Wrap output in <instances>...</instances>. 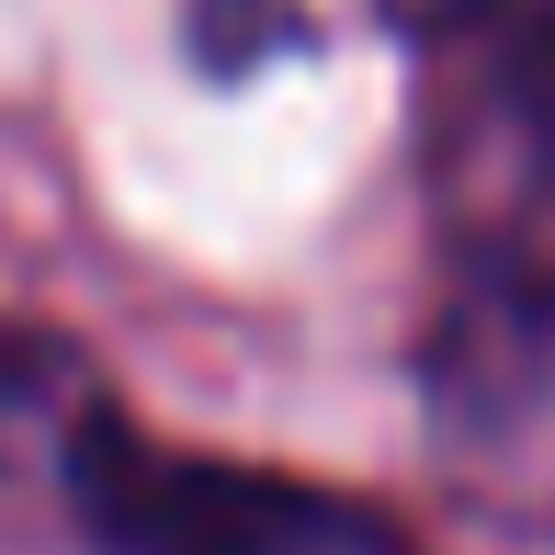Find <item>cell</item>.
<instances>
[{"label":"cell","mask_w":555,"mask_h":555,"mask_svg":"<svg viewBox=\"0 0 555 555\" xmlns=\"http://www.w3.org/2000/svg\"><path fill=\"white\" fill-rule=\"evenodd\" d=\"M420 409L453 499L555 544V249H476L420 351Z\"/></svg>","instance_id":"1"},{"label":"cell","mask_w":555,"mask_h":555,"mask_svg":"<svg viewBox=\"0 0 555 555\" xmlns=\"http://www.w3.org/2000/svg\"><path fill=\"white\" fill-rule=\"evenodd\" d=\"M57 521L91 555H409V533L374 499L307 488V476H272V465H227V453L147 442L125 409L91 431Z\"/></svg>","instance_id":"2"},{"label":"cell","mask_w":555,"mask_h":555,"mask_svg":"<svg viewBox=\"0 0 555 555\" xmlns=\"http://www.w3.org/2000/svg\"><path fill=\"white\" fill-rule=\"evenodd\" d=\"M103 420H114V386H103V363L80 340L0 318V511L12 499L68 511V476H80Z\"/></svg>","instance_id":"3"},{"label":"cell","mask_w":555,"mask_h":555,"mask_svg":"<svg viewBox=\"0 0 555 555\" xmlns=\"http://www.w3.org/2000/svg\"><path fill=\"white\" fill-rule=\"evenodd\" d=\"M295 46H307L295 0H193V68L216 80H249L261 57H295Z\"/></svg>","instance_id":"4"}]
</instances>
